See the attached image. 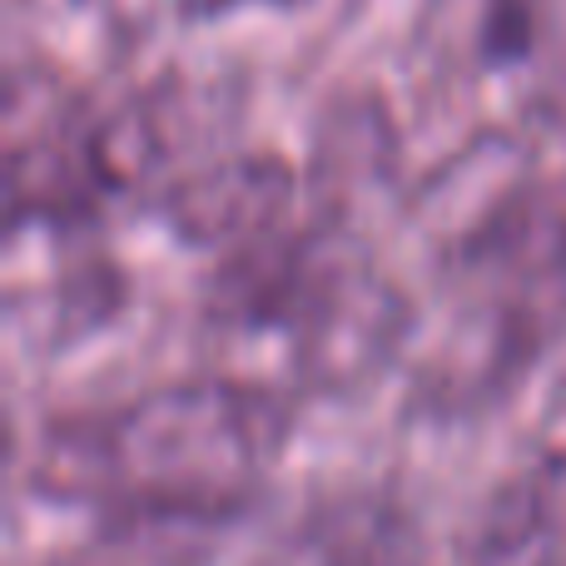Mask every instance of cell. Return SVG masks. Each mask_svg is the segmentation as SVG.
<instances>
[{"instance_id":"cell-1","label":"cell","mask_w":566,"mask_h":566,"mask_svg":"<svg viewBox=\"0 0 566 566\" xmlns=\"http://www.w3.org/2000/svg\"><path fill=\"white\" fill-rule=\"evenodd\" d=\"M159 214L189 244H259L293 214V169L279 155H229L179 175L159 195Z\"/></svg>"},{"instance_id":"cell-2","label":"cell","mask_w":566,"mask_h":566,"mask_svg":"<svg viewBox=\"0 0 566 566\" xmlns=\"http://www.w3.org/2000/svg\"><path fill=\"white\" fill-rule=\"evenodd\" d=\"M478 45L488 65H527L542 45V15L532 0H488L478 25Z\"/></svg>"}]
</instances>
